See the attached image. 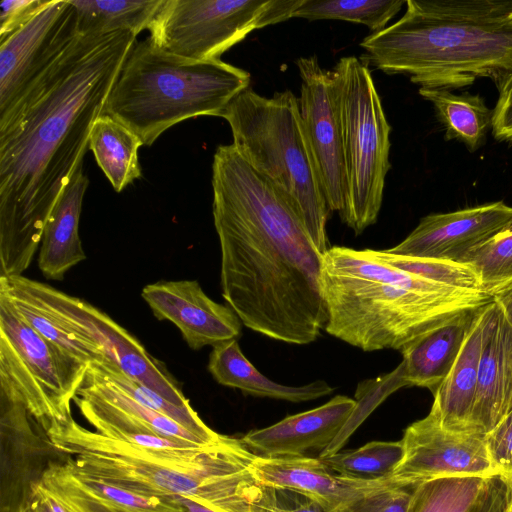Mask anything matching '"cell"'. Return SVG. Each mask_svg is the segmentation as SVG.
<instances>
[{
    "label": "cell",
    "mask_w": 512,
    "mask_h": 512,
    "mask_svg": "<svg viewBox=\"0 0 512 512\" xmlns=\"http://www.w3.org/2000/svg\"><path fill=\"white\" fill-rule=\"evenodd\" d=\"M332 72L342 130L348 197L343 223L361 234L378 218L390 169V132L367 63L343 57Z\"/></svg>",
    "instance_id": "cell-8"
},
{
    "label": "cell",
    "mask_w": 512,
    "mask_h": 512,
    "mask_svg": "<svg viewBox=\"0 0 512 512\" xmlns=\"http://www.w3.org/2000/svg\"><path fill=\"white\" fill-rule=\"evenodd\" d=\"M164 0H71L79 35L148 29Z\"/></svg>",
    "instance_id": "cell-27"
},
{
    "label": "cell",
    "mask_w": 512,
    "mask_h": 512,
    "mask_svg": "<svg viewBox=\"0 0 512 512\" xmlns=\"http://www.w3.org/2000/svg\"><path fill=\"white\" fill-rule=\"evenodd\" d=\"M0 289L43 311L95 345L107 361L134 381L177 406L192 407L165 366L137 338L95 306L23 275L0 277Z\"/></svg>",
    "instance_id": "cell-11"
},
{
    "label": "cell",
    "mask_w": 512,
    "mask_h": 512,
    "mask_svg": "<svg viewBox=\"0 0 512 512\" xmlns=\"http://www.w3.org/2000/svg\"><path fill=\"white\" fill-rule=\"evenodd\" d=\"M406 3L403 0H302L292 17L360 23L378 32Z\"/></svg>",
    "instance_id": "cell-29"
},
{
    "label": "cell",
    "mask_w": 512,
    "mask_h": 512,
    "mask_svg": "<svg viewBox=\"0 0 512 512\" xmlns=\"http://www.w3.org/2000/svg\"><path fill=\"white\" fill-rule=\"evenodd\" d=\"M403 456L390 479L420 484L448 476H497L486 435L446 429L430 410L410 424L401 439Z\"/></svg>",
    "instance_id": "cell-15"
},
{
    "label": "cell",
    "mask_w": 512,
    "mask_h": 512,
    "mask_svg": "<svg viewBox=\"0 0 512 512\" xmlns=\"http://www.w3.org/2000/svg\"><path fill=\"white\" fill-rule=\"evenodd\" d=\"M212 189L227 305L244 326L273 340H317L327 322L323 254L287 197L233 144L214 153Z\"/></svg>",
    "instance_id": "cell-2"
},
{
    "label": "cell",
    "mask_w": 512,
    "mask_h": 512,
    "mask_svg": "<svg viewBox=\"0 0 512 512\" xmlns=\"http://www.w3.org/2000/svg\"><path fill=\"white\" fill-rule=\"evenodd\" d=\"M356 406L357 400L336 395L319 407L252 430L241 441L261 457L307 456L316 450L321 453L343 429Z\"/></svg>",
    "instance_id": "cell-18"
},
{
    "label": "cell",
    "mask_w": 512,
    "mask_h": 512,
    "mask_svg": "<svg viewBox=\"0 0 512 512\" xmlns=\"http://www.w3.org/2000/svg\"><path fill=\"white\" fill-rule=\"evenodd\" d=\"M136 35H79L0 129V277L23 275Z\"/></svg>",
    "instance_id": "cell-1"
},
{
    "label": "cell",
    "mask_w": 512,
    "mask_h": 512,
    "mask_svg": "<svg viewBox=\"0 0 512 512\" xmlns=\"http://www.w3.org/2000/svg\"><path fill=\"white\" fill-rule=\"evenodd\" d=\"M491 478L462 475L420 483L410 512H478Z\"/></svg>",
    "instance_id": "cell-28"
},
{
    "label": "cell",
    "mask_w": 512,
    "mask_h": 512,
    "mask_svg": "<svg viewBox=\"0 0 512 512\" xmlns=\"http://www.w3.org/2000/svg\"><path fill=\"white\" fill-rule=\"evenodd\" d=\"M458 262L471 265L481 289L492 297L512 284V223L468 251Z\"/></svg>",
    "instance_id": "cell-32"
},
{
    "label": "cell",
    "mask_w": 512,
    "mask_h": 512,
    "mask_svg": "<svg viewBox=\"0 0 512 512\" xmlns=\"http://www.w3.org/2000/svg\"><path fill=\"white\" fill-rule=\"evenodd\" d=\"M259 498L277 512H328L314 499L289 489L261 485Z\"/></svg>",
    "instance_id": "cell-38"
},
{
    "label": "cell",
    "mask_w": 512,
    "mask_h": 512,
    "mask_svg": "<svg viewBox=\"0 0 512 512\" xmlns=\"http://www.w3.org/2000/svg\"><path fill=\"white\" fill-rule=\"evenodd\" d=\"M208 370L219 384L239 389L254 397L300 403L328 396L334 391L324 380L302 386H287L267 378L246 358L237 339L213 346Z\"/></svg>",
    "instance_id": "cell-24"
},
{
    "label": "cell",
    "mask_w": 512,
    "mask_h": 512,
    "mask_svg": "<svg viewBox=\"0 0 512 512\" xmlns=\"http://www.w3.org/2000/svg\"><path fill=\"white\" fill-rule=\"evenodd\" d=\"M141 296L155 318L172 322L193 350L237 339L241 333L234 310L208 297L196 280L147 284Z\"/></svg>",
    "instance_id": "cell-17"
},
{
    "label": "cell",
    "mask_w": 512,
    "mask_h": 512,
    "mask_svg": "<svg viewBox=\"0 0 512 512\" xmlns=\"http://www.w3.org/2000/svg\"><path fill=\"white\" fill-rule=\"evenodd\" d=\"M89 180L82 165L63 189L45 224L38 267L49 280H63L65 274L86 259L79 236L82 203Z\"/></svg>",
    "instance_id": "cell-22"
},
{
    "label": "cell",
    "mask_w": 512,
    "mask_h": 512,
    "mask_svg": "<svg viewBox=\"0 0 512 512\" xmlns=\"http://www.w3.org/2000/svg\"><path fill=\"white\" fill-rule=\"evenodd\" d=\"M403 444L398 441H372L357 449L319 457L334 473L343 477L388 479L401 461Z\"/></svg>",
    "instance_id": "cell-30"
},
{
    "label": "cell",
    "mask_w": 512,
    "mask_h": 512,
    "mask_svg": "<svg viewBox=\"0 0 512 512\" xmlns=\"http://www.w3.org/2000/svg\"><path fill=\"white\" fill-rule=\"evenodd\" d=\"M375 259L427 280L463 290L482 291L475 269L458 261L397 255L387 250L366 249Z\"/></svg>",
    "instance_id": "cell-34"
},
{
    "label": "cell",
    "mask_w": 512,
    "mask_h": 512,
    "mask_svg": "<svg viewBox=\"0 0 512 512\" xmlns=\"http://www.w3.org/2000/svg\"><path fill=\"white\" fill-rule=\"evenodd\" d=\"M319 282L324 330L366 352L401 351L493 301L486 292L442 285L379 261L366 249L343 246L324 252Z\"/></svg>",
    "instance_id": "cell-3"
},
{
    "label": "cell",
    "mask_w": 512,
    "mask_h": 512,
    "mask_svg": "<svg viewBox=\"0 0 512 512\" xmlns=\"http://www.w3.org/2000/svg\"><path fill=\"white\" fill-rule=\"evenodd\" d=\"M97 363L119 388L141 405L172 418L207 444H213L222 438L223 435L208 427L192 407L184 408L169 402L153 390L128 377L107 360Z\"/></svg>",
    "instance_id": "cell-33"
},
{
    "label": "cell",
    "mask_w": 512,
    "mask_h": 512,
    "mask_svg": "<svg viewBox=\"0 0 512 512\" xmlns=\"http://www.w3.org/2000/svg\"><path fill=\"white\" fill-rule=\"evenodd\" d=\"M9 298L18 312L39 334L73 358L86 364L107 360L95 345L78 336L56 319L21 299L10 296Z\"/></svg>",
    "instance_id": "cell-35"
},
{
    "label": "cell",
    "mask_w": 512,
    "mask_h": 512,
    "mask_svg": "<svg viewBox=\"0 0 512 512\" xmlns=\"http://www.w3.org/2000/svg\"><path fill=\"white\" fill-rule=\"evenodd\" d=\"M78 36L71 0H43L19 27L0 38V129Z\"/></svg>",
    "instance_id": "cell-12"
},
{
    "label": "cell",
    "mask_w": 512,
    "mask_h": 512,
    "mask_svg": "<svg viewBox=\"0 0 512 512\" xmlns=\"http://www.w3.org/2000/svg\"><path fill=\"white\" fill-rule=\"evenodd\" d=\"M483 307L462 314L404 347L403 361L396 369L403 386L425 387L434 392L453 367Z\"/></svg>",
    "instance_id": "cell-23"
},
{
    "label": "cell",
    "mask_w": 512,
    "mask_h": 512,
    "mask_svg": "<svg viewBox=\"0 0 512 512\" xmlns=\"http://www.w3.org/2000/svg\"><path fill=\"white\" fill-rule=\"evenodd\" d=\"M512 0H408L360 46L375 68L420 88L457 89L512 72Z\"/></svg>",
    "instance_id": "cell-4"
},
{
    "label": "cell",
    "mask_w": 512,
    "mask_h": 512,
    "mask_svg": "<svg viewBox=\"0 0 512 512\" xmlns=\"http://www.w3.org/2000/svg\"><path fill=\"white\" fill-rule=\"evenodd\" d=\"M504 478V477H503ZM508 485V508L507 512H512V479L504 478Z\"/></svg>",
    "instance_id": "cell-45"
},
{
    "label": "cell",
    "mask_w": 512,
    "mask_h": 512,
    "mask_svg": "<svg viewBox=\"0 0 512 512\" xmlns=\"http://www.w3.org/2000/svg\"><path fill=\"white\" fill-rule=\"evenodd\" d=\"M242 157L287 197L313 242L329 249L326 225L330 209L306 140L298 98L290 90L270 98L247 88L221 116Z\"/></svg>",
    "instance_id": "cell-7"
},
{
    "label": "cell",
    "mask_w": 512,
    "mask_h": 512,
    "mask_svg": "<svg viewBox=\"0 0 512 512\" xmlns=\"http://www.w3.org/2000/svg\"><path fill=\"white\" fill-rule=\"evenodd\" d=\"M80 475L139 494L191 500L219 512H252L261 485L255 454L223 435L205 446L154 449L105 437L74 418L47 433Z\"/></svg>",
    "instance_id": "cell-5"
},
{
    "label": "cell",
    "mask_w": 512,
    "mask_h": 512,
    "mask_svg": "<svg viewBox=\"0 0 512 512\" xmlns=\"http://www.w3.org/2000/svg\"><path fill=\"white\" fill-rule=\"evenodd\" d=\"M486 443L498 475L512 479V411L486 434Z\"/></svg>",
    "instance_id": "cell-37"
},
{
    "label": "cell",
    "mask_w": 512,
    "mask_h": 512,
    "mask_svg": "<svg viewBox=\"0 0 512 512\" xmlns=\"http://www.w3.org/2000/svg\"><path fill=\"white\" fill-rule=\"evenodd\" d=\"M296 65L301 78L298 102L304 134L328 207L341 216L348 187L332 72L322 68L315 56L301 57Z\"/></svg>",
    "instance_id": "cell-14"
},
{
    "label": "cell",
    "mask_w": 512,
    "mask_h": 512,
    "mask_svg": "<svg viewBox=\"0 0 512 512\" xmlns=\"http://www.w3.org/2000/svg\"><path fill=\"white\" fill-rule=\"evenodd\" d=\"M494 300L478 314L462 349L443 382L433 392L431 411L443 427L473 433L470 420L475 401L478 370L484 345L494 323Z\"/></svg>",
    "instance_id": "cell-21"
},
{
    "label": "cell",
    "mask_w": 512,
    "mask_h": 512,
    "mask_svg": "<svg viewBox=\"0 0 512 512\" xmlns=\"http://www.w3.org/2000/svg\"><path fill=\"white\" fill-rule=\"evenodd\" d=\"M260 491V490H259ZM252 512H277L259 498V493L252 504Z\"/></svg>",
    "instance_id": "cell-44"
},
{
    "label": "cell",
    "mask_w": 512,
    "mask_h": 512,
    "mask_svg": "<svg viewBox=\"0 0 512 512\" xmlns=\"http://www.w3.org/2000/svg\"><path fill=\"white\" fill-rule=\"evenodd\" d=\"M251 471L262 486L289 489L320 503L328 512L390 481L363 480L334 473L318 457L255 456Z\"/></svg>",
    "instance_id": "cell-19"
},
{
    "label": "cell",
    "mask_w": 512,
    "mask_h": 512,
    "mask_svg": "<svg viewBox=\"0 0 512 512\" xmlns=\"http://www.w3.org/2000/svg\"><path fill=\"white\" fill-rule=\"evenodd\" d=\"M511 411L512 325L496 304L492 330L480 358L470 429L486 435Z\"/></svg>",
    "instance_id": "cell-20"
},
{
    "label": "cell",
    "mask_w": 512,
    "mask_h": 512,
    "mask_svg": "<svg viewBox=\"0 0 512 512\" xmlns=\"http://www.w3.org/2000/svg\"><path fill=\"white\" fill-rule=\"evenodd\" d=\"M18 512H50L47 505L35 493L30 500Z\"/></svg>",
    "instance_id": "cell-43"
},
{
    "label": "cell",
    "mask_w": 512,
    "mask_h": 512,
    "mask_svg": "<svg viewBox=\"0 0 512 512\" xmlns=\"http://www.w3.org/2000/svg\"><path fill=\"white\" fill-rule=\"evenodd\" d=\"M419 94L429 101L445 131V140H457L470 152L478 150L492 129L493 109L486 106L478 94H455L447 89L419 88Z\"/></svg>",
    "instance_id": "cell-25"
},
{
    "label": "cell",
    "mask_w": 512,
    "mask_h": 512,
    "mask_svg": "<svg viewBox=\"0 0 512 512\" xmlns=\"http://www.w3.org/2000/svg\"><path fill=\"white\" fill-rule=\"evenodd\" d=\"M498 99L493 108L492 135L500 142L512 143V72L495 83Z\"/></svg>",
    "instance_id": "cell-39"
},
{
    "label": "cell",
    "mask_w": 512,
    "mask_h": 512,
    "mask_svg": "<svg viewBox=\"0 0 512 512\" xmlns=\"http://www.w3.org/2000/svg\"><path fill=\"white\" fill-rule=\"evenodd\" d=\"M512 223V206L485 203L421 218L415 229L388 252L411 257L459 261L468 251Z\"/></svg>",
    "instance_id": "cell-16"
},
{
    "label": "cell",
    "mask_w": 512,
    "mask_h": 512,
    "mask_svg": "<svg viewBox=\"0 0 512 512\" xmlns=\"http://www.w3.org/2000/svg\"><path fill=\"white\" fill-rule=\"evenodd\" d=\"M493 300L512 325V284L498 291Z\"/></svg>",
    "instance_id": "cell-42"
},
{
    "label": "cell",
    "mask_w": 512,
    "mask_h": 512,
    "mask_svg": "<svg viewBox=\"0 0 512 512\" xmlns=\"http://www.w3.org/2000/svg\"><path fill=\"white\" fill-rule=\"evenodd\" d=\"M68 459L53 463L36 485L34 493L50 512H112L85 487Z\"/></svg>",
    "instance_id": "cell-31"
},
{
    "label": "cell",
    "mask_w": 512,
    "mask_h": 512,
    "mask_svg": "<svg viewBox=\"0 0 512 512\" xmlns=\"http://www.w3.org/2000/svg\"><path fill=\"white\" fill-rule=\"evenodd\" d=\"M511 21H512V18H511Z\"/></svg>",
    "instance_id": "cell-46"
},
{
    "label": "cell",
    "mask_w": 512,
    "mask_h": 512,
    "mask_svg": "<svg viewBox=\"0 0 512 512\" xmlns=\"http://www.w3.org/2000/svg\"><path fill=\"white\" fill-rule=\"evenodd\" d=\"M302 0H164L148 30L158 48L205 61L256 29L291 18Z\"/></svg>",
    "instance_id": "cell-10"
},
{
    "label": "cell",
    "mask_w": 512,
    "mask_h": 512,
    "mask_svg": "<svg viewBox=\"0 0 512 512\" xmlns=\"http://www.w3.org/2000/svg\"><path fill=\"white\" fill-rule=\"evenodd\" d=\"M250 74L221 59L197 61L168 53L149 37L135 41L103 113L151 146L173 125L197 116H221L249 88Z\"/></svg>",
    "instance_id": "cell-6"
},
{
    "label": "cell",
    "mask_w": 512,
    "mask_h": 512,
    "mask_svg": "<svg viewBox=\"0 0 512 512\" xmlns=\"http://www.w3.org/2000/svg\"><path fill=\"white\" fill-rule=\"evenodd\" d=\"M43 0H4L0 4V38L19 27Z\"/></svg>",
    "instance_id": "cell-40"
},
{
    "label": "cell",
    "mask_w": 512,
    "mask_h": 512,
    "mask_svg": "<svg viewBox=\"0 0 512 512\" xmlns=\"http://www.w3.org/2000/svg\"><path fill=\"white\" fill-rule=\"evenodd\" d=\"M140 146V139L109 115H100L92 125L89 149L116 192L140 178Z\"/></svg>",
    "instance_id": "cell-26"
},
{
    "label": "cell",
    "mask_w": 512,
    "mask_h": 512,
    "mask_svg": "<svg viewBox=\"0 0 512 512\" xmlns=\"http://www.w3.org/2000/svg\"><path fill=\"white\" fill-rule=\"evenodd\" d=\"M508 508V507H507Z\"/></svg>",
    "instance_id": "cell-47"
},
{
    "label": "cell",
    "mask_w": 512,
    "mask_h": 512,
    "mask_svg": "<svg viewBox=\"0 0 512 512\" xmlns=\"http://www.w3.org/2000/svg\"><path fill=\"white\" fill-rule=\"evenodd\" d=\"M0 512H18L60 452L11 383L0 377Z\"/></svg>",
    "instance_id": "cell-13"
},
{
    "label": "cell",
    "mask_w": 512,
    "mask_h": 512,
    "mask_svg": "<svg viewBox=\"0 0 512 512\" xmlns=\"http://www.w3.org/2000/svg\"><path fill=\"white\" fill-rule=\"evenodd\" d=\"M89 365L39 334L0 290V377L46 433L73 418L71 404Z\"/></svg>",
    "instance_id": "cell-9"
},
{
    "label": "cell",
    "mask_w": 512,
    "mask_h": 512,
    "mask_svg": "<svg viewBox=\"0 0 512 512\" xmlns=\"http://www.w3.org/2000/svg\"><path fill=\"white\" fill-rule=\"evenodd\" d=\"M418 485L396 483L390 479L333 512H410Z\"/></svg>",
    "instance_id": "cell-36"
},
{
    "label": "cell",
    "mask_w": 512,
    "mask_h": 512,
    "mask_svg": "<svg viewBox=\"0 0 512 512\" xmlns=\"http://www.w3.org/2000/svg\"><path fill=\"white\" fill-rule=\"evenodd\" d=\"M508 485L506 480L497 475L490 481L478 512H507Z\"/></svg>",
    "instance_id": "cell-41"
}]
</instances>
